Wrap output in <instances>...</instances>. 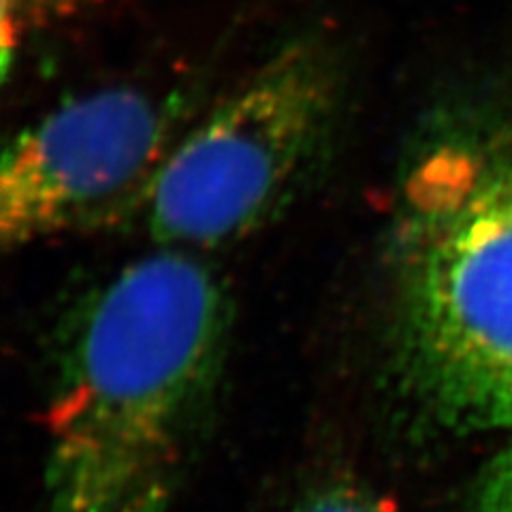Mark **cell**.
I'll return each mask as SVG.
<instances>
[{"mask_svg":"<svg viewBox=\"0 0 512 512\" xmlns=\"http://www.w3.org/2000/svg\"><path fill=\"white\" fill-rule=\"evenodd\" d=\"M395 374L448 431L512 429V114L448 126L399 182Z\"/></svg>","mask_w":512,"mask_h":512,"instance_id":"2","label":"cell"},{"mask_svg":"<svg viewBox=\"0 0 512 512\" xmlns=\"http://www.w3.org/2000/svg\"><path fill=\"white\" fill-rule=\"evenodd\" d=\"M173 143L167 107L137 88L58 105L5 150L0 242L20 250L143 207Z\"/></svg>","mask_w":512,"mask_h":512,"instance_id":"4","label":"cell"},{"mask_svg":"<svg viewBox=\"0 0 512 512\" xmlns=\"http://www.w3.org/2000/svg\"><path fill=\"white\" fill-rule=\"evenodd\" d=\"M286 512H395L370 487L352 478H333L318 483L291 504Z\"/></svg>","mask_w":512,"mask_h":512,"instance_id":"5","label":"cell"},{"mask_svg":"<svg viewBox=\"0 0 512 512\" xmlns=\"http://www.w3.org/2000/svg\"><path fill=\"white\" fill-rule=\"evenodd\" d=\"M468 512H512V446L495 455L480 472Z\"/></svg>","mask_w":512,"mask_h":512,"instance_id":"6","label":"cell"},{"mask_svg":"<svg viewBox=\"0 0 512 512\" xmlns=\"http://www.w3.org/2000/svg\"><path fill=\"white\" fill-rule=\"evenodd\" d=\"M231 303L199 254L160 248L79 310L47 410L43 512H171L222 382Z\"/></svg>","mask_w":512,"mask_h":512,"instance_id":"1","label":"cell"},{"mask_svg":"<svg viewBox=\"0 0 512 512\" xmlns=\"http://www.w3.org/2000/svg\"><path fill=\"white\" fill-rule=\"evenodd\" d=\"M342 94L335 47L286 43L175 139L141 207L154 242L201 254L274 220L323 165Z\"/></svg>","mask_w":512,"mask_h":512,"instance_id":"3","label":"cell"}]
</instances>
